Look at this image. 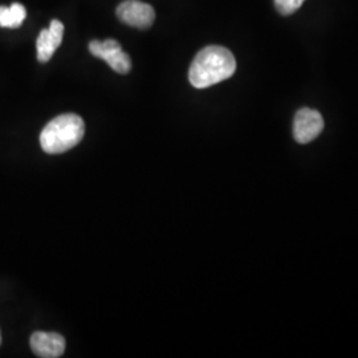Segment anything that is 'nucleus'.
<instances>
[{"mask_svg":"<svg viewBox=\"0 0 358 358\" xmlns=\"http://www.w3.org/2000/svg\"><path fill=\"white\" fill-rule=\"evenodd\" d=\"M324 129L322 115L313 109H300L294 120V137L299 143H309L316 140Z\"/></svg>","mask_w":358,"mask_h":358,"instance_id":"5","label":"nucleus"},{"mask_svg":"<svg viewBox=\"0 0 358 358\" xmlns=\"http://www.w3.org/2000/svg\"><path fill=\"white\" fill-rule=\"evenodd\" d=\"M117 16L128 26L146 29L153 26L155 11L148 3L140 0H125L117 7Z\"/></svg>","mask_w":358,"mask_h":358,"instance_id":"4","label":"nucleus"},{"mask_svg":"<svg viewBox=\"0 0 358 358\" xmlns=\"http://www.w3.org/2000/svg\"><path fill=\"white\" fill-rule=\"evenodd\" d=\"M90 53L99 57L120 75H127L131 69V60L128 53L121 48L120 43L115 38H106L103 41L92 40L88 45Z\"/></svg>","mask_w":358,"mask_h":358,"instance_id":"3","label":"nucleus"},{"mask_svg":"<svg viewBox=\"0 0 358 358\" xmlns=\"http://www.w3.org/2000/svg\"><path fill=\"white\" fill-rule=\"evenodd\" d=\"M26 17V7L20 3H13L10 7L0 6V27L3 28H19Z\"/></svg>","mask_w":358,"mask_h":358,"instance_id":"8","label":"nucleus"},{"mask_svg":"<svg viewBox=\"0 0 358 358\" xmlns=\"http://www.w3.org/2000/svg\"><path fill=\"white\" fill-rule=\"evenodd\" d=\"M304 1L306 0H275V6L279 13L284 16H288L296 13L303 6Z\"/></svg>","mask_w":358,"mask_h":358,"instance_id":"9","label":"nucleus"},{"mask_svg":"<svg viewBox=\"0 0 358 358\" xmlns=\"http://www.w3.org/2000/svg\"><path fill=\"white\" fill-rule=\"evenodd\" d=\"M236 71L234 55L224 47L210 45L198 52L194 57L189 80L194 88L205 90L230 78Z\"/></svg>","mask_w":358,"mask_h":358,"instance_id":"1","label":"nucleus"},{"mask_svg":"<svg viewBox=\"0 0 358 358\" xmlns=\"http://www.w3.org/2000/svg\"><path fill=\"white\" fill-rule=\"evenodd\" d=\"M0 344H1V333H0Z\"/></svg>","mask_w":358,"mask_h":358,"instance_id":"10","label":"nucleus"},{"mask_svg":"<svg viewBox=\"0 0 358 358\" xmlns=\"http://www.w3.org/2000/svg\"><path fill=\"white\" fill-rule=\"evenodd\" d=\"M29 345L38 357H62L64 355L65 338L59 333L35 332L29 338Z\"/></svg>","mask_w":358,"mask_h":358,"instance_id":"6","label":"nucleus"},{"mask_svg":"<svg viewBox=\"0 0 358 358\" xmlns=\"http://www.w3.org/2000/svg\"><path fill=\"white\" fill-rule=\"evenodd\" d=\"M64 38V24L59 20H52L48 29H41L36 40V51L40 63H48L56 50L62 45Z\"/></svg>","mask_w":358,"mask_h":358,"instance_id":"7","label":"nucleus"},{"mask_svg":"<svg viewBox=\"0 0 358 358\" xmlns=\"http://www.w3.org/2000/svg\"><path fill=\"white\" fill-rule=\"evenodd\" d=\"M85 134V124L73 113L57 115L40 134L41 149L47 154H62L77 146Z\"/></svg>","mask_w":358,"mask_h":358,"instance_id":"2","label":"nucleus"}]
</instances>
